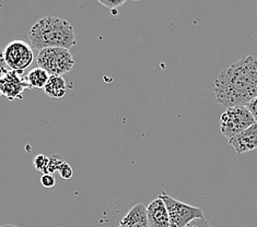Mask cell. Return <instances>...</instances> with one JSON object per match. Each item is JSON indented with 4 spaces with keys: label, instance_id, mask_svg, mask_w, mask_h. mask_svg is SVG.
<instances>
[{
    "label": "cell",
    "instance_id": "obj_1",
    "mask_svg": "<svg viewBox=\"0 0 257 227\" xmlns=\"http://www.w3.org/2000/svg\"><path fill=\"white\" fill-rule=\"evenodd\" d=\"M213 93L226 108L246 106L257 96V58L243 57L220 72Z\"/></svg>",
    "mask_w": 257,
    "mask_h": 227
},
{
    "label": "cell",
    "instance_id": "obj_2",
    "mask_svg": "<svg viewBox=\"0 0 257 227\" xmlns=\"http://www.w3.org/2000/svg\"><path fill=\"white\" fill-rule=\"evenodd\" d=\"M29 41L32 48L39 52L45 48L70 50L77 44L71 24L62 18L53 16L42 18L33 24L29 32Z\"/></svg>",
    "mask_w": 257,
    "mask_h": 227
},
{
    "label": "cell",
    "instance_id": "obj_3",
    "mask_svg": "<svg viewBox=\"0 0 257 227\" xmlns=\"http://www.w3.org/2000/svg\"><path fill=\"white\" fill-rule=\"evenodd\" d=\"M36 63L40 68L44 69L51 77H63V75L72 70L75 59L69 50L45 48L39 52Z\"/></svg>",
    "mask_w": 257,
    "mask_h": 227
},
{
    "label": "cell",
    "instance_id": "obj_4",
    "mask_svg": "<svg viewBox=\"0 0 257 227\" xmlns=\"http://www.w3.org/2000/svg\"><path fill=\"white\" fill-rule=\"evenodd\" d=\"M253 115L246 106L230 107L220 117V130L224 137L231 139L255 124Z\"/></svg>",
    "mask_w": 257,
    "mask_h": 227
},
{
    "label": "cell",
    "instance_id": "obj_5",
    "mask_svg": "<svg viewBox=\"0 0 257 227\" xmlns=\"http://www.w3.org/2000/svg\"><path fill=\"white\" fill-rule=\"evenodd\" d=\"M160 198L164 201L170 217V227H185L197 218H205L200 207L193 206L176 200L163 192Z\"/></svg>",
    "mask_w": 257,
    "mask_h": 227
},
{
    "label": "cell",
    "instance_id": "obj_6",
    "mask_svg": "<svg viewBox=\"0 0 257 227\" xmlns=\"http://www.w3.org/2000/svg\"><path fill=\"white\" fill-rule=\"evenodd\" d=\"M4 57L10 70L22 72L34 61L33 48L24 41H12L4 50Z\"/></svg>",
    "mask_w": 257,
    "mask_h": 227
},
{
    "label": "cell",
    "instance_id": "obj_7",
    "mask_svg": "<svg viewBox=\"0 0 257 227\" xmlns=\"http://www.w3.org/2000/svg\"><path fill=\"white\" fill-rule=\"evenodd\" d=\"M30 89L26 78L21 76V72L9 70L4 77L0 78V91L2 95L6 96L9 101L22 100L24 91Z\"/></svg>",
    "mask_w": 257,
    "mask_h": 227
},
{
    "label": "cell",
    "instance_id": "obj_8",
    "mask_svg": "<svg viewBox=\"0 0 257 227\" xmlns=\"http://www.w3.org/2000/svg\"><path fill=\"white\" fill-rule=\"evenodd\" d=\"M229 144L237 154L257 149V122L237 136L229 139Z\"/></svg>",
    "mask_w": 257,
    "mask_h": 227
},
{
    "label": "cell",
    "instance_id": "obj_9",
    "mask_svg": "<svg viewBox=\"0 0 257 227\" xmlns=\"http://www.w3.org/2000/svg\"><path fill=\"white\" fill-rule=\"evenodd\" d=\"M147 217L150 227H170V217L164 201L159 197L147 206Z\"/></svg>",
    "mask_w": 257,
    "mask_h": 227
},
{
    "label": "cell",
    "instance_id": "obj_10",
    "mask_svg": "<svg viewBox=\"0 0 257 227\" xmlns=\"http://www.w3.org/2000/svg\"><path fill=\"white\" fill-rule=\"evenodd\" d=\"M118 227H150L147 217V206L143 203H137L131 207L119 220Z\"/></svg>",
    "mask_w": 257,
    "mask_h": 227
},
{
    "label": "cell",
    "instance_id": "obj_11",
    "mask_svg": "<svg viewBox=\"0 0 257 227\" xmlns=\"http://www.w3.org/2000/svg\"><path fill=\"white\" fill-rule=\"evenodd\" d=\"M43 91L52 99H63L67 92V83L63 77H50Z\"/></svg>",
    "mask_w": 257,
    "mask_h": 227
},
{
    "label": "cell",
    "instance_id": "obj_12",
    "mask_svg": "<svg viewBox=\"0 0 257 227\" xmlns=\"http://www.w3.org/2000/svg\"><path fill=\"white\" fill-rule=\"evenodd\" d=\"M50 75L44 70L36 67L32 70H30L26 77V81L29 85L30 89H44L46 85L48 79H50Z\"/></svg>",
    "mask_w": 257,
    "mask_h": 227
},
{
    "label": "cell",
    "instance_id": "obj_13",
    "mask_svg": "<svg viewBox=\"0 0 257 227\" xmlns=\"http://www.w3.org/2000/svg\"><path fill=\"white\" fill-rule=\"evenodd\" d=\"M48 163H50V157L44 154H39L33 159V165L35 169L42 171L43 174L48 173Z\"/></svg>",
    "mask_w": 257,
    "mask_h": 227
},
{
    "label": "cell",
    "instance_id": "obj_14",
    "mask_svg": "<svg viewBox=\"0 0 257 227\" xmlns=\"http://www.w3.org/2000/svg\"><path fill=\"white\" fill-rule=\"evenodd\" d=\"M65 161L60 155H53L50 157V163H48V174H53L58 171V168Z\"/></svg>",
    "mask_w": 257,
    "mask_h": 227
},
{
    "label": "cell",
    "instance_id": "obj_15",
    "mask_svg": "<svg viewBox=\"0 0 257 227\" xmlns=\"http://www.w3.org/2000/svg\"><path fill=\"white\" fill-rule=\"evenodd\" d=\"M41 183L44 188H54L56 185V179L53 174H43L41 177Z\"/></svg>",
    "mask_w": 257,
    "mask_h": 227
},
{
    "label": "cell",
    "instance_id": "obj_16",
    "mask_svg": "<svg viewBox=\"0 0 257 227\" xmlns=\"http://www.w3.org/2000/svg\"><path fill=\"white\" fill-rule=\"evenodd\" d=\"M58 173L60 174V176H62L64 179H70V178L72 177V168L70 165L67 163V162H64L62 165H60L59 168H58Z\"/></svg>",
    "mask_w": 257,
    "mask_h": 227
},
{
    "label": "cell",
    "instance_id": "obj_17",
    "mask_svg": "<svg viewBox=\"0 0 257 227\" xmlns=\"http://www.w3.org/2000/svg\"><path fill=\"white\" fill-rule=\"evenodd\" d=\"M99 3L109 10H114L123 6L126 3V0H118V2H116V0H99Z\"/></svg>",
    "mask_w": 257,
    "mask_h": 227
},
{
    "label": "cell",
    "instance_id": "obj_18",
    "mask_svg": "<svg viewBox=\"0 0 257 227\" xmlns=\"http://www.w3.org/2000/svg\"><path fill=\"white\" fill-rule=\"evenodd\" d=\"M9 70L10 69L8 68V66L6 65V61H5L4 50H2V48H0V78L4 77Z\"/></svg>",
    "mask_w": 257,
    "mask_h": 227
},
{
    "label": "cell",
    "instance_id": "obj_19",
    "mask_svg": "<svg viewBox=\"0 0 257 227\" xmlns=\"http://www.w3.org/2000/svg\"><path fill=\"white\" fill-rule=\"evenodd\" d=\"M246 108L249 110L250 114L253 115L255 121L257 122V96L250 102H248V104L246 105Z\"/></svg>",
    "mask_w": 257,
    "mask_h": 227
},
{
    "label": "cell",
    "instance_id": "obj_20",
    "mask_svg": "<svg viewBox=\"0 0 257 227\" xmlns=\"http://www.w3.org/2000/svg\"><path fill=\"white\" fill-rule=\"evenodd\" d=\"M185 227H210V225L205 218H197L187 224Z\"/></svg>",
    "mask_w": 257,
    "mask_h": 227
},
{
    "label": "cell",
    "instance_id": "obj_21",
    "mask_svg": "<svg viewBox=\"0 0 257 227\" xmlns=\"http://www.w3.org/2000/svg\"><path fill=\"white\" fill-rule=\"evenodd\" d=\"M0 227H19V226L14 225V224H4V225H2Z\"/></svg>",
    "mask_w": 257,
    "mask_h": 227
},
{
    "label": "cell",
    "instance_id": "obj_22",
    "mask_svg": "<svg viewBox=\"0 0 257 227\" xmlns=\"http://www.w3.org/2000/svg\"><path fill=\"white\" fill-rule=\"evenodd\" d=\"M0 95H2V91H0Z\"/></svg>",
    "mask_w": 257,
    "mask_h": 227
}]
</instances>
